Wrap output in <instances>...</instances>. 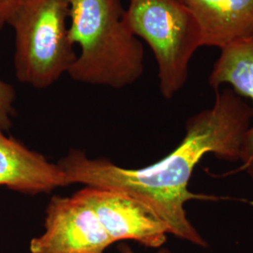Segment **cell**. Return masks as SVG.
<instances>
[{"instance_id":"6da1fadb","label":"cell","mask_w":253,"mask_h":253,"mask_svg":"<svg viewBox=\"0 0 253 253\" xmlns=\"http://www.w3.org/2000/svg\"><path fill=\"white\" fill-rule=\"evenodd\" d=\"M253 118V107L232 88L221 87L216 90L212 107L187 120L186 134L179 145L154 164L126 169L74 149L57 164L70 185L124 192L151 210L165 223L169 235L208 249V241L189 219L185 205L190 200L210 197L190 191V178L207 154L226 162H240L245 133Z\"/></svg>"},{"instance_id":"7a4b0ae2","label":"cell","mask_w":253,"mask_h":253,"mask_svg":"<svg viewBox=\"0 0 253 253\" xmlns=\"http://www.w3.org/2000/svg\"><path fill=\"white\" fill-rule=\"evenodd\" d=\"M124 14L121 0H70V37L80 47L68 72L73 80L119 89L142 76L144 46Z\"/></svg>"},{"instance_id":"3957f363","label":"cell","mask_w":253,"mask_h":253,"mask_svg":"<svg viewBox=\"0 0 253 253\" xmlns=\"http://www.w3.org/2000/svg\"><path fill=\"white\" fill-rule=\"evenodd\" d=\"M70 0H25L9 19L15 35L16 78L39 89L51 86L73 66Z\"/></svg>"},{"instance_id":"277c9868","label":"cell","mask_w":253,"mask_h":253,"mask_svg":"<svg viewBox=\"0 0 253 253\" xmlns=\"http://www.w3.org/2000/svg\"><path fill=\"white\" fill-rule=\"evenodd\" d=\"M124 19L151 48L160 90L171 100L187 83L190 60L203 46L198 20L183 0H128Z\"/></svg>"},{"instance_id":"5b68a950","label":"cell","mask_w":253,"mask_h":253,"mask_svg":"<svg viewBox=\"0 0 253 253\" xmlns=\"http://www.w3.org/2000/svg\"><path fill=\"white\" fill-rule=\"evenodd\" d=\"M44 229L31 240V253H103L114 244L93 208L77 192L50 200Z\"/></svg>"},{"instance_id":"8992f818","label":"cell","mask_w":253,"mask_h":253,"mask_svg":"<svg viewBox=\"0 0 253 253\" xmlns=\"http://www.w3.org/2000/svg\"><path fill=\"white\" fill-rule=\"evenodd\" d=\"M77 193L90 205L114 243L132 240L152 249L165 244L168 228L135 198L118 190L88 186Z\"/></svg>"},{"instance_id":"52a82bcc","label":"cell","mask_w":253,"mask_h":253,"mask_svg":"<svg viewBox=\"0 0 253 253\" xmlns=\"http://www.w3.org/2000/svg\"><path fill=\"white\" fill-rule=\"evenodd\" d=\"M69 185L58 164L7 137L0 128V187L35 195Z\"/></svg>"},{"instance_id":"ba28073f","label":"cell","mask_w":253,"mask_h":253,"mask_svg":"<svg viewBox=\"0 0 253 253\" xmlns=\"http://www.w3.org/2000/svg\"><path fill=\"white\" fill-rule=\"evenodd\" d=\"M199 22L203 46L223 49L253 35V0H183Z\"/></svg>"},{"instance_id":"9c48e42d","label":"cell","mask_w":253,"mask_h":253,"mask_svg":"<svg viewBox=\"0 0 253 253\" xmlns=\"http://www.w3.org/2000/svg\"><path fill=\"white\" fill-rule=\"evenodd\" d=\"M208 84L215 90L229 85L242 98L253 101V35L220 50ZM240 162V170L253 180V125L245 133Z\"/></svg>"},{"instance_id":"30bf717a","label":"cell","mask_w":253,"mask_h":253,"mask_svg":"<svg viewBox=\"0 0 253 253\" xmlns=\"http://www.w3.org/2000/svg\"><path fill=\"white\" fill-rule=\"evenodd\" d=\"M15 97L13 86L0 78V128L3 130L11 126V119L15 115Z\"/></svg>"},{"instance_id":"8fae6325","label":"cell","mask_w":253,"mask_h":253,"mask_svg":"<svg viewBox=\"0 0 253 253\" xmlns=\"http://www.w3.org/2000/svg\"><path fill=\"white\" fill-rule=\"evenodd\" d=\"M25 0H0V28L8 26L9 19Z\"/></svg>"},{"instance_id":"7c38bea8","label":"cell","mask_w":253,"mask_h":253,"mask_svg":"<svg viewBox=\"0 0 253 253\" xmlns=\"http://www.w3.org/2000/svg\"><path fill=\"white\" fill-rule=\"evenodd\" d=\"M120 251H121V253H134L132 251H131V249L127 246V245H122L121 247H120ZM157 253H171V252L168 250V249H166V248H161Z\"/></svg>"}]
</instances>
